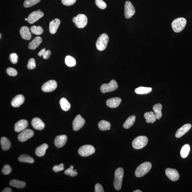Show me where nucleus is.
Returning <instances> with one entry per match:
<instances>
[{"mask_svg": "<svg viewBox=\"0 0 192 192\" xmlns=\"http://www.w3.org/2000/svg\"><path fill=\"white\" fill-rule=\"evenodd\" d=\"M34 134V133L33 130L30 129H26L22 131L19 134L18 139L21 142H24L33 137Z\"/></svg>", "mask_w": 192, "mask_h": 192, "instance_id": "nucleus-12", "label": "nucleus"}, {"mask_svg": "<svg viewBox=\"0 0 192 192\" xmlns=\"http://www.w3.org/2000/svg\"><path fill=\"white\" fill-rule=\"evenodd\" d=\"M36 67V63L35 59L33 58L30 59L28 61L27 67L29 69H34Z\"/></svg>", "mask_w": 192, "mask_h": 192, "instance_id": "nucleus-43", "label": "nucleus"}, {"mask_svg": "<svg viewBox=\"0 0 192 192\" xmlns=\"http://www.w3.org/2000/svg\"><path fill=\"white\" fill-rule=\"evenodd\" d=\"M152 89L151 88L140 87L135 90V92L138 94H147L151 92Z\"/></svg>", "mask_w": 192, "mask_h": 192, "instance_id": "nucleus-29", "label": "nucleus"}, {"mask_svg": "<svg viewBox=\"0 0 192 192\" xmlns=\"http://www.w3.org/2000/svg\"><path fill=\"white\" fill-rule=\"evenodd\" d=\"M6 72L7 74L10 76H15L18 74L17 70L13 68H8L7 69Z\"/></svg>", "mask_w": 192, "mask_h": 192, "instance_id": "nucleus-44", "label": "nucleus"}, {"mask_svg": "<svg viewBox=\"0 0 192 192\" xmlns=\"http://www.w3.org/2000/svg\"><path fill=\"white\" fill-rule=\"evenodd\" d=\"M39 11H40V9H39Z\"/></svg>", "mask_w": 192, "mask_h": 192, "instance_id": "nucleus-53", "label": "nucleus"}, {"mask_svg": "<svg viewBox=\"0 0 192 192\" xmlns=\"http://www.w3.org/2000/svg\"><path fill=\"white\" fill-rule=\"evenodd\" d=\"M12 189L9 188H7L4 189L2 192H12Z\"/></svg>", "mask_w": 192, "mask_h": 192, "instance_id": "nucleus-48", "label": "nucleus"}, {"mask_svg": "<svg viewBox=\"0 0 192 192\" xmlns=\"http://www.w3.org/2000/svg\"><path fill=\"white\" fill-rule=\"evenodd\" d=\"M148 142V139L146 136H139L133 141L132 146L135 149H141L146 146Z\"/></svg>", "mask_w": 192, "mask_h": 192, "instance_id": "nucleus-4", "label": "nucleus"}, {"mask_svg": "<svg viewBox=\"0 0 192 192\" xmlns=\"http://www.w3.org/2000/svg\"><path fill=\"white\" fill-rule=\"evenodd\" d=\"M24 96L22 95H18L12 99L11 105L14 107H19L24 103Z\"/></svg>", "mask_w": 192, "mask_h": 192, "instance_id": "nucleus-20", "label": "nucleus"}, {"mask_svg": "<svg viewBox=\"0 0 192 192\" xmlns=\"http://www.w3.org/2000/svg\"><path fill=\"white\" fill-rule=\"evenodd\" d=\"M135 13V10L133 5L129 1L126 2L125 5V16L126 19L131 18Z\"/></svg>", "mask_w": 192, "mask_h": 192, "instance_id": "nucleus-10", "label": "nucleus"}, {"mask_svg": "<svg viewBox=\"0 0 192 192\" xmlns=\"http://www.w3.org/2000/svg\"><path fill=\"white\" fill-rule=\"evenodd\" d=\"M64 165L63 163H61V164L58 165V166H57V165H55V166L53 167V170L55 172V173L62 171V170H64Z\"/></svg>", "mask_w": 192, "mask_h": 192, "instance_id": "nucleus-45", "label": "nucleus"}, {"mask_svg": "<svg viewBox=\"0 0 192 192\" xmlns=\"http://www.w3.org/2000/svg\"><path fill=\"white\" fill-rule=\"evenodd\" d=\"M1 143L2 148L4 151L9 149L11 146L9 140L7 138L4 137L1 138Z\"/></svg>", "mask_w": 192, "mask_h": 192, "instance_id": "nucleus-31", "label": "nucleus"}, {"mask_svg": "<svg viewBox=\"0 0 192 192\" xmlns=\"http://www.w3.org/2000/svg\"><path fill=\"white\" fill-rule=\"evenodd\" d=\"M118 87V84L116 80H112L108 84H102L100 87V91L103 93L112 92L115 91Z\"/></svg>", "mask_w": 192, "mask_h": 192, "instance_id": "nucleus-8", "label": "nucleus"}, {"mask_svg": "<svg viewBox=\"0 0 192 192\" xmlns=\"http://www.w3.org/2000/svg\"><path fill=\"white\" fill-rule=\"evenodd\" d=\"M75 171L77 172V170H76V169H75Z\"/></svg>", "mask_w": 192, "mask_h": 192, "instance_id": "nucleus-52", "label": "nucleus"}, {"mask_svg": "<svg viewBox=\"0 0 192 192\" xmlns=\"http://www.w3.org/2000/svg\"><path fill=\"white\" fill-rule=\"evenodd\" d=\"M62 2L66 6H71L76 2L77 0H61Z\"/></svg>", "mask_w": 192, "mask_h": 192, "instance_id": "nucleus-46", "label": "nucleus"}, {"mask_svg": "<svg viewBox=\"0 0 192 192\" xmlns=\"http://www.w3.org/2000/svg\"><path fill=\"white\" fill-rule=\"evenodd\" d=\"M134 192H142L141 191H140L139 190H136V191H133Z\"/></svg>", "mask_w": 192, "mask_h": 192, "instance_id": "nucleus-49", "label": "nucleus"}, {"mask_svg": "<svg viewBox=\"0 0 192 192\" xmlns=\"http://www.w3.org/2000/svg\"><path fill=\"white\" fill-rule=\"evenodd\" d=\"M19 161L21 162L33 163L34 161V160L30 156L26 154H22L19 156L18 158Z\"/></svg>", "mask_w": 192, "mask_h": 192, "instance_id": "nucleus-34", "label": "nucleus"}, {"mask_svg": "<svg viewBox=\"0 0 192 192\" xmlns=\"http://www.w3.org/2000/svg\"><path fill=\"white\" fill-rule=\"evenodd\" d=\"M41 0H26L24 3L25 8H28L37 4Z\"/></svg>", "mask_w": 192, "mask_h": 192, "instance_id": "nucleus-38", "label": "nucleus"}, {"mask_svg": "<svg viewBox=\"0 0 192 192\" xmlns=\"http://www.w3.org/2000/svg\"><path fill=\"white\" fill-rule=\"evenodd\" d=\"M25 20L26 21H28V19L27 18H25Z\"/></svg>", "mask_w": 192, "mask_h": 192, "instance_id": "nucleus-51", "label": "nucleus"}, {"mask_svg": "<svg viewBox=\"0 0 192 192\" xmlns=\"http://www.w3.org/2000/svg\"><path fill=\"white\" fill-rule=\"evenodd\" d=\"M28 122L26 120H21L18 121L14 126V130L17 132L22 131L28 126Z\"/></svg>", "mask_w": 192, "mask_h": 192, "instance_id": "nucleus-15", "label": "nucleus"}, {"mask_svg": "<svg viewBox=\"0 0 192 192\" xmlns=\"http://www.w3.org/2000/svg\"><path fill=\"white\" fill-rule=\"evenodd\" d=\"M121 101V99L118 97L109 99L107 100V105L110 108H116L119 106Z\"/></svg>", "mask_w": 192, "mask_h": 192, "instance_id": "nucleus-16", "label": "nucleus"}, {"mask_svg": "<svg viewBox=\"0 0 192 192\" xmlns=\"http://www.w3.org/2000/svg\"><path fill=\"white\" fill-rule=\"evenodd\" d=\"M31 125L34 128L39 130H43L45 127L44 123L38 118H35L32 120Z\"/></svg>", "mask_w": 192, "mask_h": 192, "instance_id": "nucleus-19", "label": "nucleus"}, {"mask_svg": "<svg viewBox=\"0 0 192 192\" xmlns=\"http://www.w3.org/2000/svg\"><path fill=\"white\" fill-rule=\"evenodd\" d=\"M186 22V19L183 18H179L175 19L172 24L173 31L175 33H180L185 27Z\"/></svg>", "mask_w": 192, "mask_h": 192, "instance_id": "nucleus-3", "label": "nucleus"}, {"mask_svg": "<svg viewBox=\"0 0 192 192\" xmlns=\"http://www.w3.org/2000/svg\"><path fill=\"white\" fill-rule=\"evenodd\" d=\"M67 139V136L66 135L57 136L55 140V146L58 148L62 147L65 145Z\"/></svg>", "mask_w": 192, "mask_h": 192, "instance_id": "nucleus-17", "label": "nucleus"}, {"mask_svg": "<svg viewBox=\"0 0 192 192\" xmlns=\"http://www.w3.org/2000/svg\"><path fill=\"white\" fill-rule=\"evenodd\" d=\"M65 62L66 65L69 67H73L76 64V59L70 55H67L66 57Z\"/></svg>", "mask_w": 192, "mask_h": 192, "instance_id": "nucleus-35", "label": "nucleus"}, {"mask_svg": "<svg viewBox=\"0 0 192 192\" xmlns=\"http://www.w3.org/2000/svg\"><path fill=\"white\" fill-rule=\"evenodd\" d=\"M191 125L190 123L184 125L177 131L175 136L177 138H180L184 135L191 128Z\"/></svg>", "mask_w": 192, "mask_h": 192, "instance_id": "nucleus-18", "label": "nucleus"}, {"mask_svg": "<svg viewBox=\"0 0 192 192\" xmlns=\"http://www.w3.org/2000/svg\"><path fill=\"white\" fill-rule=\"evenodd\" d=\"M98 126L100 130L106 131L110 130L111 124L109 122L103 120L99 122Z\"/></svg>", "mask_w": 192, "mask_h": 192, "instance_id": "nucleus-28", "label": "nucleus"}, {"mask_svg": "<svg viewBox=\"0 0 192 192\" xmlns=\"http://www.w3.org/2000/svg\"><path fill=\"white\" fill-rule=\"evenodd\" d=\"M57 87V83L55 80H50L43 84L41 89L45 92H50L55 91Z\"/></svg>", "mask_w": 192, "mask_h": 192, "instance_id": "nucleus-9", "label": "nucleus"}, {"mask_svg": "<svg viewBox=\"0 0 192 192\" xmlns=\"http://www.w3.org/2000/svg\"><path fill=\"white\" fill-rule=\"evenodd\" d=\"M48 148V145L46 143H44L37 147L35 150V154L38 157H42L45 154L46 150Z\"/></svg>", "mask_w": 192, "mask_h": 192, "instance_id": "nucleus-24", "label": "nucleus"}, {"mask_svg": "<svg viewBox=\"0 0 192 192\" xmlns=\"http://www.w3.org/2000/svg\"><path fill=\"white\" fill-rule=\"evenodd\" d=\"M109 40L108 35L106 34H102L96 41V45L97 49L100 51L105 50L107 47Z\"/></svg>", "mask_w": 192, "mask_h": 192, "instance_id": "nucleus-5", "label": "nucleus"}, {"mask_svg": "<svg viewBox=\"0 0 192 192\" xmlns=\"http://www.w3.org/2000/svg\"><path fill=\"white\" fill-rule=\"evenodd\" d=\"M152 168L151 163L145 162L139 165L136 169L135 172L136 176L138 177H142L150 171Z\"/></svg>", "mask_w": 192, "mask_h": 192, "instance_id": "nucleus-1", "label": "nucleus"}, {"mask_svg": "<svg viewBox=\"0 0 192 192\" xmlns=\"http://www.w3.org/2000/svg\"><path fill=\"white\" fill-rule=\"evenodd\" d=\"M51 54V51L49 50L46 51V49L45 48L41 50L38 54V55L39 57H41L42 56L43 58L45 60L49 58Z\"/></svg>", "mask_w": 192, "mask_h": 192, "instance_id": "nucleus-37", "label": "nucleus"}, {"mask_svg": "<svg viewBox=\"0 0 192 192\" xmlns=\"http://www.w3.org/2000/svg\"><path fill=\"white\" fill-rule=\"evenodd\" d=\"M85 123V120L80 115L75 118L72 123L73 130L77 131L81 128Z\"/></svg>", "mask_w": 192, "mask_h": 192, "instance_id": "nucleus-11", "label": "nucleus"}, {"mask_svg": "<svg viewBox=\"0 0 192 192\" xmlns=\"http://www.w3.org/2000/svg\"><path fill=\"white\" fill-rule=\"evenodd\" d=\"M96 6L101 9H104L107 8V5L103 0H96Z\"/></svg>", "mask_w": 192, "mask_h": 192, "instance_id": "nucleus-40", "label": "nucleus"}, {"mask_svg": "<svg viewBox=\"0 0 192 192\" xmlns=\"http://www.w3.org/2000/svg\"><path fill=\"white\" fill-rule=\"evenodd\" d=\"M9 185L12 187H15L19 189H23L26 185V183L23 181L17 180H12L10 181Z\"/></svg>", "mask_w": 192, "mask_h": 192, "instance_id": "nucleus-26", "label": "nucleus"}, {"mask_svg": "<svg viewBox=\"0 0 192 192\" xmlns=\"http://www.w3.org/2000/svg\"><path fill=\"white\" fill-rule=\"evenodd\" d=\"M9 59L12 64H15L17 63L18 60V57L17 54L12 53L10 54L9 55Z\"/></svg>", "mask_w": 192, "mask_h": 192, "instance_id": "nucleus-42", "label": "nucleus"}, {"mask_svg": "<svg viewBox=\"0 0 192 192\" xmlns=\"http://www.w3.org/2000/svg\"><path fill=\"white\" fill-rule=\"evenodd\" d=\"M44 14L42 12L37 11L32 12L28 18V21L30 24H33L43 17Z\"/></svg>", "mask_w": 192, "mask_h": 192, "instance_id": "nucleus-14", "label": "nucleus"}, {"mask_svg": "<svg viewBox=\"0 0 192 192\" xmlns=\"http://www.w3.org/2000/svg\"><path fill=\"white\" fill-rule=\"evenodd\" d=\"M96 150L91 145H87L80 147L78 150V153L83 157H87L92 155L95 153Z\"/></svg>", "mask_w": 192, "mask_h": 192, "instance_id": "nucleus-7", "label": "nucleus"}, {"mask_svg": "<svg viewBox=\"0 0 192 192\" xmlns=\"http://www.w3.org/2000/svg\"><path fill=\"white\" fill-rule=\"evenodd\" d=\"M31 33L36 35L42 34L44 31L42 28L40 26H33L30 28Z\"/></svg>", "mask_w": 192, "mask_h": 192, "instance_id": "nucleus-36", "label": "nucleus"}, {"mask_svg": "<svg viewBox=\"0 0 192 192\" xmlns=\"http://www.w3.org/2000/svg\"><path fill=\"white\" fill-rule=\"evenodd\" d=\"M60 104L63 110L64 111H67L70 109L71 104L65 98H63L60 100Z\"/></svg>", "mask_w": 192, "mask_h": 192, "instance_id": "nucleus-32", "label": "nucleus"}, {"mask_svg": "<svg viewBox=\"0 0 192 192\" xmlns=\"http://www.w3.org/2000/svg\"><path fill=\"white\" fill-rule=\"evenodd\" d=\"M73 22L79 28H83L87 26L88 19L86 16L84 14H79L76 17H74L72 19Z\"/></svg>", "mask_w": 192, "mask_h": 192, "instance_id": "nucleus-6", "label": "nucleus"}, {"mask_svg": "<svg viewBox=\"0 0 192 192\" xmlns=\"http://www.w3.org/2000/svg\"><path fill=\"white\" fill-rule=\"evenodd\" d=\"M144 118L147 123H153L156 120L155 114L152 112H146L144 114Z\"/></svg>", "mask_w": 192, "mask_h": 192, "instance_id": "nucleus-27", "label": "nucleus"}, {"mask_svg": "<svg viewBox=\"0 0 192 192\" xmlns=\"http://www.w3.org/2000/svg\"><path fill=\"white\" fill-rule=\"evenodd\" d=\"M165 172L167 177L173 182L177 181L179 178V173L175 169L167 168Z\"/></svg>", "mask_w": 192, "mask_h": 192, "instance_id": "nucleus-13", "label": "nucleus"}, {"mask_svg": "<svg viewBox=\"0 0 192 192\" xmlns=\"http://www.w3.org/2000/svg\"><path fill=\"white\" fill-rule=\"evenodd\" d=\"M21 36L23 39L26 40H29L31 39V35L30 33V30L28 27L24 26L22 27L20 30Z\"/></svg>", "mask_w": 192, "mask_h": 192, "instance_id": "nucleus-21", "label": "nucleus"}, {"mask_svg": "<svg viewBox=\"0 0 192 192\" xmlns=\"http://www.w3.org/2000/svg\"><path fill=\"white\" fill-rule=\"evenodd\" d=\"M60 24V21L58 19H55L50 23L49 30L50 33L55 34L56 33L58 27Z\"/></svg>", "mask_w": 192, "mask_h": 192, "instance_id": "nucleus-22", "label": "nucleus"}, {"mask_svg": "<svg viewBox=\"0 0 192 192\" xmlns=\"http://www.w3.org/2000/svg\"><path fill=\"white\" fill-rule=\"evenodd\" d=\"M12 171L11 168L9 165L6 164L4 165L2 169V172L4 175H8Z\"/></svg>", "mask_w": 192, "mask_h": 192, "instance_id": "nucleus-41", "label": "nucleus"}, {"mask_svg": "<svg viewBox=\"0 0 192 192\" xmlns=\"http://www.w3.org/2000/svg\"><path fill=\"white\" fill-rule=\"evenodd\" d=\"M42 42V38L40 37H35L29 43L28 47L30 49L34 50L38 47Z\"/></svg>", "mask_w": 192, "mask_h": 192, "instance_id": "nucleus-25", "label": "nucleus"}, {"mask_svg": "<svg viewBox=\"0 0 192 192\" xmlns=\"http://www.w3.org/2000/svg\"><path fill=\"white\" fill-rule=\"evenodd\" d=\"M191 147L189 145L186 144L184 145L180 150V155L183 158L188 157L189 153Z\"/></svg>", "mask_w": 192, "mask_h": 192, "instance_id": "nucleus-33", "label": "nucleus"}, {"mask_svg": "<svg viewBox=\"0 0 192 192\" xmlns=\"http://www.w3.org/2000/svg\"><path fill=\"white\" fill-rule=\"evenodd\" d=\"M64 174L70 176L74 177L77 175L78 173L73 170V169L70 167L66 170L64 172Z\"/></svg>", "mask_w": 192, "mask_h": 192, "instance_id": "nucleus-39", "label": "nucleus"}, {"mask_svg": "<svg viewBox=\"0 0 192 192\" xmlns=\"http://www.w3.org/2000/svg\"><path fill=\"white\" fill-rule=\"evenodd\" d=\"M162 108V105L161 104H155L154 105L153 110L154 112L156 119L159 120L162 116V112H161Z\"/></svg>", "mask_w": 192, "mask_h": 192, "instance_id": "nucleus-23", "label": "nucleus"}, {"mask_svg": "<svg viewBox=\"0 0 192 192\" xmlns=\"http://www.w3.org/2000/svg\"><path fill=\"white\" fill-rule=\"evenodd\" d=\"M135 120L136 116H135L132 115L129 117L123 124L124 128L126 129L130 128L134 125Z\"/></svg>", "mask_w": 192, "mask_h": 192, "instance_id": "nucleus-30", "label": "nucleus"}, {"mask_svg": "<svg viewBox=\"0 0 192 192\" xmlns=\"http://www.w3.org/2000/svg\"><path fill=\"white\" fill-rule=\"evenodd\" d=\"M1 34H0V39L1 38Z\"/></svg>", "mask_w": 192, "mask_h": 192, "instance_id": "nucleus-50", "label": "nucleus"}, {"mask_svg": "<svg viewBox=\"0 0 192 192\" xmlns=\"http://www.w3.org/2000/svg\"><path fill=\"white\" fill-rule=\"evenodd\" d=\"M123 175L124 171L123 168H118L116 170L115 174L114 186L115 188L117 191H119L121 189Z\"/></svg>", "mask_w": 192, "mask_h": 192, "instance_id": "nucleus-2", "label": "nucleus"}, {"mask_svg": "<svg viewBox=\"0 0 192 192\" xmlns=\"http://www.w3.org/2000/svg\"><path fill=\"white\" fill-rule=\"evenodd\" d=\"M95 192H104L103 188L101 185L97 183L95 187Z\"/></svg>", "mask_w": 192, "mask_h": 192, "instance_id": "nucleus-47", "label": "nucleus"}]
</instances>
